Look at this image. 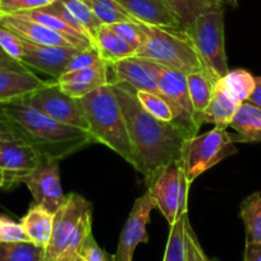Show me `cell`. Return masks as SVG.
<instances>
[{
  "mask_svg": "<svg viewBox=\"0 0 261 261\" xmlns=\"http://www.w3.org/2000/svg\"><path fill=\"white\" fill-rule=\"evenodd\" d=\"M187 86L196 122V118L205 112L212 101L215 82H213L204 71H200L187 74Z\"/></svg>",
  "mask_w": 261,
  "mask_h": 261,
  "instance_id": "24",
  "label": "cell"
},
{
  "mask_svg": "<svg viewBox=\"0 0 261 261\" xmlns=\"http://www.w3.org/2000/svg\"><path fill=\"white\" fill-rule=\"evenodd\" d=\"M100 62H102V59L101 57H100V53L99 50H97V47H89V49L81 50V51L69 62V64L67 65V68H65V72H72L77 71V69L87 68V67H91V65L97 64V63Z\"/></svg>",
  "mask_w": 261,
  "mask_h": 261,
  "instance_id": "40",
  "label": "cell"
},
{
  "mask_svg": "<svg viewBox=\"0 0 261 261\" xmlns=\"http://www.w3.org/2000/svg\"><path fill=\"white\" fill-rule=\"evenodd\" d=\"M95 46L99 50L101 59L105 60L108 64L136 55V50L134 47L125 44L120 37H118L114 32L110 31L105 24L100 27L96 36H95Z\"/></svg>",
  "mask_w": 261,
  "mask_h": 261,
  "instance_id": "22",
  "label": "cell"
},
{
  "mask_svg": "<svg viewBox=\"0 0 261 261\" xmlns=\"http://www.w3.org/2000/svg\"><path fill=\"white\" fill-rule=\"evenodd\" d=\"M108 72H109V65H108L107 62L102 60V62L97 63V64L95 65H91V67H87V68L77 69V71L72 72H65V73H63L57 81L86 84L95 87H100L109 82Z\"/></svg>",
  "mask_w": 261,
  "mask_h": 261,
  "instance_id": "27",
  "label": "cell"
},
{
  "mask_svg": "<svg viewBox=\"0 0 261 261\" xmlns=\"http://www.w3.org/2000/svg\"><path fill=\"white\" fill-rule=\"evenodd\" d=\"M81 50L74 47L37 45L23 40V55L21 63L26 68L37 69L58 80L65 72L69 62Z\"/></svg>",
  "mask_w": 261,
  "mask_h": 261,
  "instance_id": "13",
  "label": "cell"
},
{
  "mask_svg": "<svg viewBox=\"0 0 261 261\" xmlns=\"http://www.w3.org/2000/svg\"><path fill=\"white\" fill-rule=\"evenodd\" d=\"M240 217L246 228V243H261V193L247 196L240 207Z\"/></svg>",
  "mask_w": 261,
  "mask_h": 261,
  "instance_id": "25",
  "label": "cell"
},
{
  "mask_svg": "<svg viewBox=\"0 0 261 261\" xmlns=\"http://www.w3.org/2000/svg\"><path fill=\"white\" fill-rule=\"evenodd\" d=\"M112 82L120 105L128 136L136 158L137 172L145 178L159 168L180 159V149L187 135L173 122H162L140 104L136 89L119 81Z\"/></svg>",
  "mask_w": 261,
  "mask_h": 261,
  "instance_id": "1",
  "label": "cell"
},
{
  "mask_svg": "<svg viewBox=\"0 0 261 261\" xmlns=\"http://www.w3.org/2000/svg\"><path fill=\"white\" fill-rule=\"evenodd\" d=\"M185 245H186V261H212L205 253L199 238L196 236L190 220H186L185 224Z\"/></svg>",
  "mask_w": 261,
  "mask_h": 261,
  "instance_id": "35",
  "label": "cell"
},
{
  "mask_svg": "<svg viewBox=\"0 0 261 261\" xmlns=\"http://www.w3.org/2000/svg\"><path fill=\"white\" fill-rule=\"evenodd\" d=\"M144 42L135 57L150 60L185 74L204 71L186 30L150 26L139 22Z\"/></svg>",
  "mask_w": 261,
  "mask_h": 261,
  "instance_id": "4",
  "label": "cell"
},
{
  "mask_svg": "<svg viewBox=\"0 0 261 261\" xmlns=\"http://www.w3.org/2000/svg\"><path fill=\"white\" fill-rule=\"evenodd\" d=\"M188 215L185 214L170 225L168 236L167 247L163 261H186V245H185V224Z\"/></svg>",
  "mask_w": 261,
  "mask_h": 261,
  "instance_id": "30",
  "label": "cell"
},
{
  "mask_svg": "<svg viewBox=\"0 0 261 261\" xmlns=\"http://www.w3.org/2000/svg\"><path fill=\"white\" fill-rule=\"evenodd\" d=\"M0 64H6L9 65V67H13L17 71H29L23 64H21V63L17 62V60L12 59V58L2 49V46H0Z\"/></svg>",
  "mask_w": 261,
  "mask_h": 261,
  "instance_id": "43",
  "label": "cell"
},
{
  "mask_svg": "<svg viewBox=\"0 0 261 261\" xmlns=\"http://www.w3.org/2000/svg\"><path fill=\"white\" fill-rule=\"evenodd\" d=\"M112 32L123 40L125 44L137 50L141 47L144 42V34L139 26V22H118V23L105 24Z\"/></svg>",
  "mask_w": 261,
  "mask_h": 261,
  "instance_id": "33",
  "label": "cell"
},
{
  "mask_svg": "<svg viewBox=\"0 0 261 261\" xmlns=\"http://www.w3.org/2000/svg\"><path fill=\"white\" fill-rule=\"evenodd\" d=\"M136 22L158 27L180 29V23L164 0H114Z\"/></svg>",
  "mask_w": 261,
  "mask_h": 261,
  "instance_id": "16",
  "label": "cell"
},
{
  "mask_svg": "<svg viewBox=\"0 0 261 261\" xmlns=\"http://www.w3.org/2000/svg\"><path fill=\"white\" fill-rule=\"evenodd\" d=\"M223 89L232 95L237 101L246 102L255 89V77L246 69H233L219 80Z\"/></svg>",
  "mask_w": 261,
  "mask_h": 261,
  "instance_id": "26",
  "label": "cell"
},
{
  "mask_svg": "<svg viewBox=\"0 0 261 261\" xmlns=\"http://www.w3.org/2000/svg\"><path fill=\"white\" fill-rule=\"evenodd\" d=\"M0 46L12 59L21 63L23 55V40L3 24H0Z\"/></svg>",
  "mask_w": 261,
  "mask_h": 261,
  "instance_id": "36",
  "label": "cell"
},
{
  "mask_svg": "<svg viewBox=\"0 0 261 261\" xmlns=\"http://www.w3.org/2000/svg\"><path fill=\"white\" fill-rule=\"evenodd\" d=\"M55 0H0V14H16L21 12L44 8Z\"/></svg>",
  "mask_w": 261,
  "mask_h": 261,
  "instance_id": "37",
  "label": "cell"
},
{
  "mask_svg": "<svg viewBox=\"0 0 261 261\" xmlns=\"http://www.w3.org/2000/svg\"><path fill=\"white\" fill-rule=\"evenodd\" d=\"M41 155L23 141L13 142L0 149V170L6 174V187L21 183L39 164Z\"/></svg>",
  "mask_w": 261,
  "mask_h": 261,
  "instance_id": "14",
  "label": "cell"
},
{
  "mask_svg": "<svg viewBox=\"0 0 261 261\" xmlns=\"http://www.w3.org/2000/svg\"><path fill=\"white\" fill-rule=\"evenodd\" d=\"M214 2H217V3L222 7L229 6L236 8V7H238V2H240V0H214Z\"/></svg>",
  "mask_w": 261,
  "mask_h": 261,
  "instance_id": "46",
  "label": "cell"
},
{
  "mask_svg": "<svg viewBox=\"0 0 261 261\" xmlns=\"http://www.w3.org/2000/svg\"><path fill=\"white\" fill-rule=\"evenodd\" d=\"M18 141H23L22 137L19 136V134H17L16 130H14L8 123H6L4 120L0 119V149L7 146V145Z\"/></svg>",
  "mask_w": 261,
  "mask_h": 261,
  "instance_id": "41",
  "label": "cell"
},
{
  "mask_svg": "<svg viewBox=\"0 0 261 261\" xmlns=\"http://www.w3.org/2000/svg\"><path fill=\"white\" fill-rule=\"evenodd\" d=\"M234 154H237L234 137L224 128L214 127L205 134L186 140L179 160L188 183L192 185L202 173Z\"/></svg>",
  "mask_w": 261,
  "mask_h": 261,
  "instance_id": "6",
  "label": "cell"
},
{
  "mask_svg": "<svg viewBox=\"0 0 261 261\" xmlns=\"http://www.w3.org/2000/svg\"><path fill=\"white\" fill-rule=\"evenodd\" d=\"M229 125L238 135L234 141L261 142V108L248 101L242 102Z\"/></svg>",
  "mask_w": 261,
  "mask_h": 261,
  "instance_id": "21",
  "label": "cell"
},
{
  "mask_svg": "<svg viewBox=\"0 0 261 261\" xmlns=\"http://www.w3.org/2000/svg\"><path fill=\"white\" fill-rule=\"evenodd\" d=\"M6 185H7L6 174H4V172H2V170H0V188L6 187Z\"/></svg>",
  "mask_w": 261,
  "mask_h": 261,
  "instance_id": "47",
  "label": "cell"
},
{
  "mask_svg": "<svg viewBox=\"0 0 261 261\" xmlns=\"http://www.w3.org/2000/svg\"><path fill=\"white\" fill-rule=\"evenodd\" d=\"M30 242L21 223L4 215H0V243Z\"/></svg>",
  "mask_w": 261,
  "mask_h": 261,
  "instance_id": "34",
  "label": "cell"
},
{
  "mask_svg": "<svg viewBox=\"0 0 261 261\" xmlns=\"http://www.w3.org/2000/svg\"><path fill=\"white\" fill-rule=\"evenodd\" d=\"M59 162L41 155L37 167L22 179L31 192L35 204L41 205L51 214H55L67 200L60 183Z\"/></svg>",
  "mask_w": 261,
  "mask_h": 261,
  "instance_id": "11",
  "label": "cell"
},
{
  "mask_svg": "<svg viewBox=\"0 0 261 261\" xmlns=\"http://www.w3.org/2000/svg\"><path fill=\"white\" fill-rule=\"evenodd\" d=\"M82 107L89 123V135L95 142L105 145L136 168V158L128 136L127 124L112 82L97 87L82 97Z\"/></svg>",
  "mask_w": 261,
  "mask_h": 261,
  "instance_id": "3",
  "label": "cell"
},
{
  "mask_svg": "<svg viewBox=\"0 0 261 261\" xmlns=\"http://www.w3.org/2000/svg\"><path fill=\"white\" fill-rule=\"evenodd\" d=\"M0 71H17V69H14L13 67H9V65L0 64ZM18 72H23V71H18Z\"/></svg>",
  "mask_w": 261,
  "mask_h": 261,
  "instance_id": "48",
  "label": "cell"
},
{
  "mask_svg": "<svg viewBox=\"0 0 261 261\" xmlns=\"http://www.w3.org/2000/svg\"><path fill=\"white\" fill-rule=\"evenodd\" d=\"M102 24L118 23V22H136L114 0H82Z\"/></svg>",
  "mask_w": 261,
  "mask_h": 261,
  "instance_id": "29",
  "label": "cell"
},
{
  "mask_svg": "<svg viewBox=\"0 0 261 261\" xmlns=\"http://www.w3.org/2000/svg\"><path fill=\"white\" fill-rule=\"evenodd\" d=\"M156 205L149 192L136 199L120 232L117 251L113 255L114 261H134V253L137 246L149 242L146 225Z\"/></svg>",
  "mask_w": 261,
  "mask_h": 261,
  "instance_id": "12",
  "label": "cell"
},
{
  "mask_svg": "<svg viewBox=\"0 0 261 261\" xmlns=\"http://www.w3.org/2000/svg\"><path fill=\"white\" fill-rule=\"evenodd\" d=\"M0 261H45V248L32 242L0 243Z\"/></svg>",
  "mask_w": 261,
  "mask_h": 261,
  "instance_id": "28",
  "label": "cell"
},
{
  "mask_svg": "<svg viewBox=\"0 0 261 261\" xmlns=\"http://www.w3.org/2000/svg\"><path fill=\"white\" fill-rule=\"evenodd\" d=\"M164 2L175 14L182 30L190 29L193 22L202 14L209 13L215 9L224 8L214 0H164Z\"/></svg>",
  "mask_w": 261,
  "mask_h": 261,
  "instance_id": "23",
  "label": "cell"
},
{
  "mask_svg": "<svg viewBox=\"0 0 261 261\" xmlns=\"http://www.w3.org/2000/svg\"><path fill=\"white\" fill-rule=\"evenodd\" d=\"M108 65H109V71H112L114 74L110 81L125 82L137 91L142 90V91L159 94L156 77L150 71L144 59L132 57L119 60V62L110 63Z\"/></svg>",
  "mask_w": 261,
  "mask_h": 261,
  "instance_id": "17",
  "label": "cell"
},
{
  "mask_svg": "<svg viewBox=\"0 0 261 261\" xmlns=\"http://www.w3.org/2000/svg\"><path fill=\"white\" fill-rule=\"evenodd\" d=\"M46 84L30 71H0V105L23 100Z\"/></svg>",
  "mask_w": 261,
  "mask_h": 261,
  "instance_id": "18",
  "label": "cell"
},
{
  "mask_svg": "<svg viewBox=\"0 0 261 261\" xmlns=\"http://www.w3.org/2000/svg\"><path fill=\"white\" fill-rule=\"evenodd\" d=\"M145 182L147 192L151 195L169 227L187 214L188 190L191 185L186 178L180 160L159 168L145 178Z\"/></svg>",
  "mask_w": 261,
  "mask_h": 261,
  "instance_id": "7",
  "label": "cell"
},
{
  "mask_svg": "<svg viewBox=\"0 0 261 261\" xmlns=\"http://www.w3.org/2000/svg\"><path fill=\"white\" fill-rule=\"evenodd\" d=\"M89 210L91 202L79 193H69L64 204L54 214L51 237L45 248V261H57L58 257L68 248L80 220Z\"/></svg>",
  "mask_w": 261,
  "mask_h": 261,
  "instance_id": "10",
  "label": "cell"
},
{
  "mask_svg": "<svg viewBox=\"0 0 261 261\" xmlns=\"http://www.w3.org/2000/svg\"><path fill=\"white\" fill-rule=\"evenodd\" d=\"M186 31L192 40L202 69L217 84L229 72L225 53L224 8L202 14Z\"/></svg>",
  "mask_w": 261,
  "mask_h": 261,
  "instance_id": "5",
  "label": "cell"
},
{
  "mask_svg": "<svg viewBox=\"0 0 261 261\" xmlns=\"http://www.w3.org/2000/svg\"><path fill=\"white\" fill-rule=\"evenodd\" d=\"M212 261H213V260H212Z\"/></svg>",
  "mask_w": 261,
  "mask_h": 261,
  "instance_id": "49",
  "label": "cell"
},
{
  "mask_svg": "<svg viewBox=\"0 0 261 261\" xmlns=\"http://www.w3.org/2000/svg\"><path fill=\"white\" fill-rule=\"evenodd\" d=\"M240 105L241 102L237 101L232 95L228 94L223 89L222 85L217 82L209 107L196 118V123L200 128L205 123H212L215 127L227 129Z\"/></svg>",
  "mask_w": 261,
  "mask_h": 261,
  "instance_id": "19",
  "label": "cell"
},
{
  "mask_svg": "<svg viewBox=\"0 0 261 261\" xmlns=\"http://www.w3.org/2000/svg\"><path fill=\"white\" fill-rule=\"evenodd\" d=\"M145 63L156 77L159 94L164 96L172 107L174 114L173 123L187 135L188 139L196 136L200 127L195 122L193 108L188 94L187 74L150 60H145Z\"/></svg>",
  "mask_w": 261,
  "mask_h": 261,
  "instance_id": "8",
  "label": "cell"
},
{
  "mask_svg": "<svg viewBox=\"0 0 261 261\" xmlns=\"http://www.w3.org/2000/svg\"><path fill=\"white\" fill-rule=\"evenodd\" d=\"M54 214L47 212L41 205L34 204L21 219V225L30 242L39 247L46 248L51 237Z\"/></svg>",
  "mask_w": 261,
  "mask_h": 261,
  "instance_id": "20",
  "label": "cell"
},
{
  "mask_svg": "<svg viewBox=\"0 0 261 261\" xmlns=\"http://www.w3.org/2000/svg\"><path fill=\"white\" fill-rule=\"evenodd\" d=\"M245 261H261V243H246Z\"/></svg>",
  "mask_w": 261,
  "mask_h": 261,
  "instance_id": "42",
  "label": "cell"
},
{
  "mask_svg": "<svg viewBox=\"0 0 261 261\" xmlns=\"http://www.w3.org/2000/svg\"><path fill=\"white\" fill-rule=\"evenodd\" d=\"M57 261H84L79 251L76 250H65L62 255L58 257Z\"/></svg>",
  "mask_w": 261,
  "mask_h": 261,
  "instance_id": "45",
  "label": "cell"
},
{
  "mask_svg": "<svg viewBox=\"0 0 261 261\" xmlns=\"http://www.w3.org/2000/svg\"><path fill=\"white\" fill-rule=\"evenodd\" d=\"M79 253L84 258V261H114V256H110L97 245L92 232L84 241Z\"/></svg>",
  "mask_w": 261,
  "mask_h": 261,
  "instance_id": "39",
  "label": "cell"
},
{
  "mask_svg": "<svg viewBox=\"0 0 261 261\" xmlns=\"http://www.w3.org/2000/svg\"><path fill=\"white\" fill-rule=\"evenodd\" d=\"M247 101L261 108V76L255 77V89Z\"/></svg>",
  "mask_w": 261,
  "mask_h": 261,
  "instance_id": "44",
  "label": "cell"
},
{
  "mask_svg": "<svg viewBox=\"0 0 261 261\" xmlns=\"http://www.w3.org/2000/svg\"><path fill=\"white\" fill-rule=\"evenodd\" d=\"M65 6V8L68 9L72 13V16L81 23V26L86 30L87 34L95 42V36H96L97 31L100 27L102 26L101 21L95 16L94 12L82 2V0H60Z\"/></svg>",
  "mask_w": 261,
  "mask_h": 261,
  "instance_id": "32",
  "label": "cell"
},
{
  "mask_svg": "<svg viewBox=\"0 0 261 261\" xmlns=\"http://www.w3.org/2000/svg\"><path fill=\"white\" fill-rule=\"evenodd\" d=\"M0 24L11 30L12 32L26 41L37 45H50V46H63L80 49L73 41L63 35L22 17L14 14H0ZM82 50V49H80Z\"/></svg>",
  "mask_w": 261,
  "mask_h": 261,
  "instance_id": "15",
  "label": "cell"
},
{
  "mask_svg": "<svg viewBox=\"0 0 261 261\" xmlns=\"http://www.w3.org/2000/svg\"><path fill=\"white\" fill-rule=\"evenodd\" d=\"M22 101L57 122L89 132V123L81 100L64 94L57 80L47 81L45 86L30 94Z\"/></svg>",
  "mask_w": 261,
  "mask_h": 261,
  "instance_id": "9",
  "label": "cell"
},
{
  "mask_svg": "<svg viewBox=\"0 0 261 261\" xmlns=\"http://www.w3.org/2000/svg\"><path fill=\"white\" fill-rule=\"evenodd\" d=\"M136 96L140 104L152 117L162 120V122H173L174 120L172 107L164 96H162L160 94H154V92L142 91V90H139V91L136 90Z\"/></svg>",
  "mask_w": 261,
  "mask_h": 261,
  "instance_id": "31",
  "label": "cell"
},
{
  "mask_svg": "<svg viewBox=\"0 0 261 261\" xmlns=\"http://www.w3.org/2000/svg\"><path fill=\"white\" fill-rule=\"evenodd\" d=\"M40 9L47 12V13H51V14H54V16L59 17V18L62 19V21H64L65 23L68 24V26H71L72 29L76 30L77 32H80V34L84 35L85 37H87L90 41H92V39L90 37V35L87 34L86 30H85L84 27L81 26V23H80V22L77 21V19L74 18L73 16H72L71 12L65 8V6L62 3V2H60V0H55L54 3L49 4V6L44 7V8H40ZM92 42H94V41H92ZM94 44H95V42H94Z\"/></svg>",
  "mask_w": 261,
  "mask_h": 261,
  "instance_id": "38",
  "label": "cell"
},
{
  "mask_svg": "<svg viewBox=\"0 0 261 261\" xmlns=\"http://www.w3.org/2000/svg\"><path fill=\"white\" fill-rule=\"evenodd\" d=\"M0 119L8 123L40 155L57 160L95 142L86 130L57 122L22 100L0 105Z\"/></svg>",
  "mask_w": 261,
  "mask_h": 261,
  "instance_id": "2",
  "label": "cell"
}]
</instances>
